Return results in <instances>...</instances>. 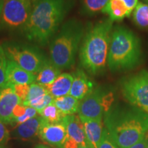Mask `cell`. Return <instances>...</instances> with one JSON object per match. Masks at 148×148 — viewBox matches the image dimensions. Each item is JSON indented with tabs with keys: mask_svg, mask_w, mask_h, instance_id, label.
Listing matches in <instances>:
<instances>
[{
	"mask_svg": "<svg viewBox=\"0 0 148 148\" xmlns=\"http://www.w3.org/2000/svg\"><path fill=\"white\" fill-rule=\"evenodd\" d=\"M7 58L2 46L0 45V88L7 84L6 69Z\"/></svg>",
	"mask_w": 148,
	"mask_h": 148,
	"instance_id": "cell-24",
	"label": "cell"
},
{
	"mask_svg": "<svg viewBox=\"0 0 148 148\" xmlns=\"http://www.w3.org/2000/svg\"><path fill=\"white\" fill-rule=\"evenodd\" d=\"M125 5H126L127 9L130 10V12H132L134 10L135 7L138 4V0H121Z\"/></svg>",
	"mask_w": 148,
	"mask_h": 148,
	"instance_id": "cell-28",
	"label": "cell"
},
{
	"mask_svg": "<svg viewBox=\"0 0 148 148\" xmlns=\"http://www.w3.org/2000/svg\"><path fill=\"white\" fill-rule=\"evenodd\" d=\"M73 81L69 95L81 101L95 89V83L82 69H77L73 73Z\"/></svg>",
	"mask_w": 148,
	"mask_h": 148,
	"instance_id": "cell-12",
	"label": "cell"
},
{
	"mask_svg": "<svg viewBox=\"0 0 148 148\" xmlns=\"http://www.w3.org/2000/svg\"><path fill=\"white\" fill-rule=\"evenodd\" d=\"M34 1H35V0H34Z\"/></svg>",
	"mask_w": 148,
	"mask_h": 148,
	"instance_id": "cell-37",
	"label": "cell"
},
{
	"mask_svg": "<svg viewBox=\"0 0 148 148\" xmlns=\"http://www.w3.org/2000/svg\"><path fill=\"white\" fill-rule=\"evenodd\" d=\"M60 74L61 70L49 59L40 71L36 74V82L47 86L54 82Z\"/></svg>",
	"mask_w": 148,
	"mask_h": 148,
	"instance_id": "cell-19",
	"label": "cell"
},
{
	"mask_svg": "<svg viewBox=\"0 0 148 148\" xmlns=\"http://www.w3.org/2000/svg\"><path fill=\"white\" fill-rule=\"evenodd\" d=\"M146 148H148V143H147V147H146Z\"/></svg>",
	"mask_w": 148,
	"mask_h": 148,
	"instance_id": "cell-35",
	"label": "cell"
},
{
	"mask_svg": "<svg viewBox=\"0 0 148 148\" xmlns=\"http://www.w3.org/2000/svg\"><path fill=\"white\" fill-rule=\"evenodd\" d=\"M4 2H5V0H0V18H1V13H2L3 7V5H4Z\"/></svg>",
	"mask_w": 148,
	"mask_h": 148,
	"instance_id": "cell-30",
	"label": "cell"
},
{
	"mask_svg": "<svg viewBox=\"0 0 148 148\" xmlns=\"http://www.w3.org/2000/svg\"><path fill=\"white\" fill-rule=\"evenodd\" d=\"M38 136L46 143L62 147L67 138L65 125L62 121L59 123H50L45 120L40 126Z\"/></svg>",
	"mask_w": 148,
	"mask_h": 148,
	"instance_id": "cell-11",
	"label": "cell"
},
{
	"mask_svg": "<svg viewBox=\"0 0 148 148\" xmlns=\"http://www.w3.org/2000/svg\"><path fill=\"white\" fill-rule=\"evenodd\" d=\"M112 29L113 21L107 18L90 24L84 33L79 51V64L90 75H99L106 71Z\"/></svg>",
	"mask_w": 148,
	"mask_h": 148,
	"instance_id": "cell-3",
	"label": "cell"
},
{
	"mask_svg": "<svg viewBox=\"0 0 148 148\" xmlns=\"http://www.w3.org/2000/svg\"><path fill=\"white\" fill-rule=\"evenodd\" d=\"M148 143V134L146 135L145 137L139 140L138 143H135L129 148H146Z\"/></svg>",
	"mask_w": 148,
	"mask_h": 148,
	"instance_id": "cell-29",
	"label": "cell"
},
{
	"mask_svg": "<svg viewBox=\"0 0 148 148\" xmlns=\"http://www.w3.org/2000/svg\"><path fill=\"white\" fill-rule=\"evenodd\" d=\"M66 129L67 138L78 144L79 146L87 145L84 125L78 115H66L62 119Z\"/></svg>",
	"mask_w": 148,
	"mask_h": 148,
	"instance_id": "cell-13",
	"label": "cell"
},
{
	"mask_svg": "<svg viewBox=\"0 0 148 148\" xmlns=\"http://www.w3.org/2000/svg\"><path fill=\"white\" fill-rule=\"evenodd\" d=\"M103 116L105 127L119 148H129L148 134V113L132 105L112 106Z\"/></svg>",
	"mask_w": 148,
	"mask_h": 148,
	"instance_id": "cell-2",
	"label": "cell"
},
{
	"mask_svg": "<svg viewBox=\"0 0 148 148\" xmlns=\"http://www.w3.org/2000/svg\"><path fill=\"white\" fill-rule=\"evenodd\" d=\"M53 104L64 116L75 114L77 112L79 101L70 95L55 98Z\"/></svg>",
	"mask_w": 148,
	"mask_h": 148,
	"instance_id": "cell-20",
	"label": "cell"
},
{
	"mask_svg": "<svg viewBox=\"0 0 148 148\" xmlns=\"http://www.w3.org/2000/svg\"><path fill=\"white\" fill-rule=\"evenodd\" d=\"M45 121L50 123H59L62 121L64 116V114L58 110V108L52 103L45 108L42 109L41 111L38 112Z\"/></svg>",
	"mask_w": 148,
	"mask_h": 148,
	"instance_id": "cell-23",
	"label": "cell"
},
{
	"mask_svg": "<svg viewBox=\"0 0 148 148\" xmlns=\"http://www.w3.org/2000/svg\"><path fill=\"white\" fill-rule=\"evenodd\" d=\"M58 148H63V147H58Z\"/></svg>",
	"mask_w": 148,
	"mask_h": 148,
	"instance_id": "cell-36",
	"label": "cell"
},
{
	"mask_svg": "<svg viewBox=\"0 0 148 148\" xmlns=\"http://www.w3.org/2000/svg\"><path fill=\"white\" fill-rule=\"evenodd\" d=\"M110 0H82L80 13L85 16H94L101 12Z\"/></svg>",
	"mask_w": 148,
	"mask_h": 148,
	"instance_id": "cell-21",
	"label": "cell"
},
{
	"mask_svg": "<svg viewBox=\"0 0 148 148\" xmlns=\"http://www.w3.org/2000/svg\"><path fill=\"white\" fill-rule=\"evenodd\" d=\"M101 12L108 14L109 18L113 22L121 21L132 14L121 0H110Z\"/></svg>",
	"mask_w": 148,
	"mask_h": 148,
	"instance_id": "cell-18",
	"label": "cell"
},
{
	"mask_svg": "<svg viewBox=\"0 0 148 148\" xmlns=\"http://www.w3.org/2000/svg\"><path fill=\"white\" fill-rule=\"evenodd\" d=\"M8 60L13 61L26 71L37 74L48 59L36 46L18 41H5L2 44Z\"/></svg>",
	"mask_w": 148,
	"mask_h": 148,
	"instance_id": "cell-6",
	"label": "cell"
},
{
	"mask_svg": "<svg viewBox=\"0 0 148 148\" xmlns=\"http://www.w3.org/2000/svg\"><path fill=\"white\" fill-rule=\"evenodd\" d=\"M36 74L23 69L13 61H7V84L30 85L36 82Z\"/></svg>",
	"mask_w": 148,
	"mask_h": 148,
	"instance_id": "cell-14",
	"label": "cell"
},
{
	"mask_svg": "<svg viewBox=\"0 0 148 148\" xmlns=\"http://www.w3.org/2000/svg\"><path fill=\"white\" fill-rule=\"evenodd\" d=\"M78 148H89L88 147V145H83V146H79Z\"/></svg>",
	"mask_w": 148,
	"mask_h": 148,
	"instance_id": "cell-32",
	"label": "cell"
},
{
	"mask_svg": "<svg viewBox=\"0 0 148 148\" xmlns=\"http://www.w3.org/2000/svg\"><path fill=\"white\" fill-rule=\"evenodd\" d=\"M0 148H5V147H4V145H0Z\"/></svg>",
	"mask_w": 148,
	"mask_h": 148,
	"instance_id": "cell-34",
	"label": "cell"
},
{
	"mask_svg": "<svg viewBox=\"0 0 148 148\" xmlns=\"http://www.w3.org/2000/svg\"><path fill=\"white\" fill-rule=\"evenodd\" d=\"M143 60L141 42L131 29L122 25L112 29L108 56V69L112 73L138 67Z\"/></svg>",
	"mask_w": 148,
	"mask_h": 148,
	"instance_id": "cell-4",
	"label": "cell"
},
{
	"mask_svg": "<svg viewBox=\"0 0 148 148\" xmlns=\"http://www.w3.org/2000/svg\"><path fill=\"white\" fill-rule=\"evenodd\" d=\"M133 21L138 27L148 29V4L138 1L132 12Z\"/></svg>",
	"mask_w": 148,
	"mask_h": 148,
	"instance_id": "cell-22",
	"label": "cell"
},
{
	"mask_svg": "<svg viewBox=\"0 0 148 148\" xmlns=\"http://www.w3.org/2000/svg\"><path fill=\"white\" fill-rule=\"evenodd\" d=\"M34 148H50V147H47V146H45L44 145H42V144H38V145L35 146Z\"/></svg>",
	"mask_w": 148,
	"mask_h": 148,
	"instance_id": "cell-31",
	"label": "cell"
},
{
	"mask_svg": "<svg viewBox=\"0 0 148 148\" xmlns=\"http://www.w3.org/2000/svg\"><path fill=\"white\" fill-rule=\"evenodd\" d=\"M99 148H119L110 138L108 130L104 127Z\"/></svg>",
	"mask_w": 148,
	"mask_h": 148,
	"instance_id": "cell-25",
	"label": "cell"
},
{
	"mask_svg": "<svg viewBox=\"0 0 148 148\" xmlns=\"http://www.w3.org/2000/svg\"><path fill=\"white\" fill-rule=\"evenodd\" d=\"M86 135L87 145L89 148H99L102 136L103 122L102 119H88L80 118Z\"/></svg>",
	"mask_w": 148,
	"mask_h": 148,
	"instance_id": "cell-16",
	"label": "cell"
},
{
	"mask_svg": "<svg viewBox=\"0 0 148 148\" xmlns=\"http://www.w3.org/2000/svg\"><path fill=\"white\" fill-rule=\"evenodd\" d=\"M10 137V132L5 123L0 121V145H4Z\"/></svg>",
	"mask_w": 148,
	"mask_h": 148,
	"instance_id": "cell-27",
	"label": "cell"
},
{
	"mask_svg": "<svg viewBox=\"0 0 148 148\" xmlns=\"http://www.w3.org/2000/svg\"><path fill=\"white\" fill-rule=\"evenodd\" d=\"M143 1L145 2V3H147V4H148V0H143Z\"/></svg>",
	"mask_w": 148,
	"mask_h": 148,
	"instance_id": "cell-33",
	"label": "cell"
},
{
	"mask_svg": "<svg viewBox=\"0 0 148 148\" xmlns=\"http://www.w3.org/2000/svg\"><path fill=\"white\" fill-rule=\"evenodd\" d=\"M75 4V0H35L22 29L25 37L40 46L47 45Z\"/></svg>",
	"mask_w": 148,
	"mask_h": 148,
	"instance_id": "cell-1",
	"label": "cell"
},
{
	"mask_svg": "<svg viewBox=\"0 0 148 148\" xmlns=\"http://www.w3.org/2000/svg\"><path fill=\"white\" fill-rule=\"evenodd\" d=\"M114 102V93L108 88L97 86L79 101L78 116L88 119H102Z\"/></svg>",
	"mask_w": 148,
	"mask_h": 148,
	"instance_id": "cell-8",
	"label": "cell"
},
{
	"mask_svg": "<svg viewBox=\"0 0 148 148\" xmlns=\"http://www.w3.org/2000/svg\"><path fill=\"white\" fill-rule=\"evenodd\" d=\"M73 76L72 74L68 73H61L56 79L51 84L45 86L48 92L54 98L69 95Z\"/></svg>",
	"mask_w": 148,
	"mask_h": 148,
	"instance_id": "cell-17",
	"label": "cell"
},
{
	"mask_svg": "<svg viewBox=\"0 0 148 148\" xmlns=\"http://www.w3.org/2000/svg\"><path fill=\"white\" fill-rule=\"evenodd\" d=\"M32 8L31 0H5L1 26L10 30H22L28 21Z\"/></svg>",
	"mask_w": 148,
	"mask_h": 148,
	"instance_id": "cell-9",
	"label": "cell"
},
{
	"mask_svg": "<svg viewBox=\"0 0 148 148\" xmlns=\"http://www.w3.org/2000/svg\"><path fill=\"white\" fill-rule=\"evenodd\" d=\"M85 33L80 21L70 18L62 24L50 41V60L60 70L69 69L75 64L80 42Z\"/></svg>",
	"mask_w": 148,
	"mask_h": 148,
	"instance_id": "cell-5",
	"label": "cell"
},
{
	"mask_svg": "<svg viewBox=\"0 0 148 148\" xmlns=\"http://www.w3.org/2000/svg\"><path fill=\"white\" fill-rule=\"evenodd\" d=\"M22 101L10 84L0 88V121L12 125V114L15 107Z\"/></svg>",
	"mask_w": 148,
	"mask_h": 148,
	"instance_id": "cell-10",
	"label": "cell"
},
{
	"mask_svg": "<svg viewBox=\"0 0 148 148\" xmlns=\"http://www.w3.org/2000/svg\"><path fill=\"white\" fill-rule=\"evenodd\" d=\"M12 88L15 92V93L17 95L18 97L21 99L22 103L26 99L27 96L28 95V92L29 89V85L26 84H12Z\"/></svg>",
	"mask_w": 148,
	"mask_h": 148,
	"instance_id": "cell-26",
	"label": "cell"
},
{
	"mask_svg": "<svg viewBox=\"0 0 148 148\" xmlns=\"http://www.w3.org/2000/svg\"><path fill=\"white\" fill-rule=\"evenodd\" d=\"M123 97L130 104L148 113V71L145 69L120 79Z\"/></svg>",
	"mask_w": 148,
	"mask_h": 148,
	"instance_id": "cell-7",
	"label": "cell"
},
{
	"mask_svg": "<svg viewBox=\"0 0 148 148\" xmlns=\"http://www.w3.org/2000/svg\"><path fill=\"white\" fill-rule=\"evenodd\" d=\"M44 121L45 119L41 116H36L23 123L16 125L12 131L13 137L23 140L32 139L36 135H38L40 126Z\"/></svg>",
	"mask_w": 148,
	"mask_h": 148,
	"instance_id": "cell-15",
	"label": "cell"
}]
</instances>
